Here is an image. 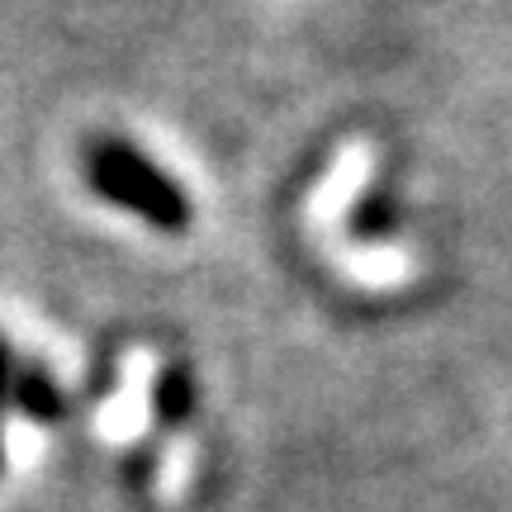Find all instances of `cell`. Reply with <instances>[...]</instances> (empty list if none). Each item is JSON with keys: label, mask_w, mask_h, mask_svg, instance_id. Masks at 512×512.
<instances>
[{"label": "cell", "mask_w": 512, "mask_h": 512, "mask_svg": "<svg viewBox=\"0 0 512 512\" xmlns=\"http://www.w3.org/2000/svg\"><path fill=\"white\" fill-rule=\"evenodd\" d=\"M86 176L110 204L147 219L162 233H181L190 223V204H185L181 185L171 181L166 171H157L143 152H133L128 143H114V138L91 143L86 147Z\"/></svg>", "instance_id": "cell-1"}, {"label": "cell", "mask_w": 512, "mask_h": 512, "mask_svg": "<svg viewBox=\"0 0 512 512\" xmlns=\"http://www.w3.org/2000/svg\"><path fill=\"white\" fill-rule=\"evenodd\" d=\"M10 399L19 403L24 418H34V422H57L62 413H67L62 389H57V380L43 366H19L15 384H10Z\"/></svg>", "instance_id": "cell-2"}, {"label": "cell", "mask_w": 512, "mask_h": 512, "mask_svg": "<svg viewBox=\"0 0 512 512\" xmlns=\"http://www.w3.org/2000/svg\"><path fill=\"white\" fill-rule=\"evenodd\" d=\"M152 399H157V418L171 427V422H181L190 413V375L181 366H171L157 375V389H152Z\"/></svg>", "instance_id": "cell-3"}, {"label": "cell", "mask_w": 512, "mask_h": 512, "mask_svg": "<svg viewBox=\"0 0 512 512\" xmlns=\"http://www.w3.org/2000/svg\"><path fill=\"white\" fill-rule=\"evenodd\" d=\"M10 384H15V361H10V347L0 337V403L10 399Z\"/></svg>", "instance_id": "cell-4"}]
</instances>
